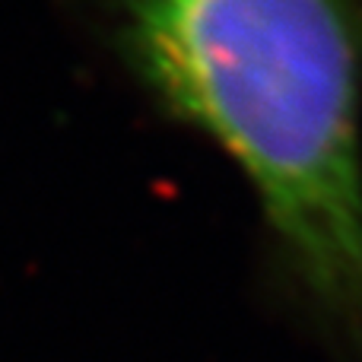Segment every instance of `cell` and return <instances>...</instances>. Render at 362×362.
Returning <instances> with one entry per match:
<instances>
[{
  "instance_id": "obj_1",
  "label": "cell",
  "mask_w": 362,
  "mask_h": 362,
  "mask_svg": "<svg viewBox=\"0 0 362 362\" xmlns=\"http://www.w3.org/2000/svg\"><path fill=\"white\" fill-rule=\"evenodd\" d=\"M115 35L242 172L280 270L362 362V0H115Z\"/></svg>"
}]
</instances>
